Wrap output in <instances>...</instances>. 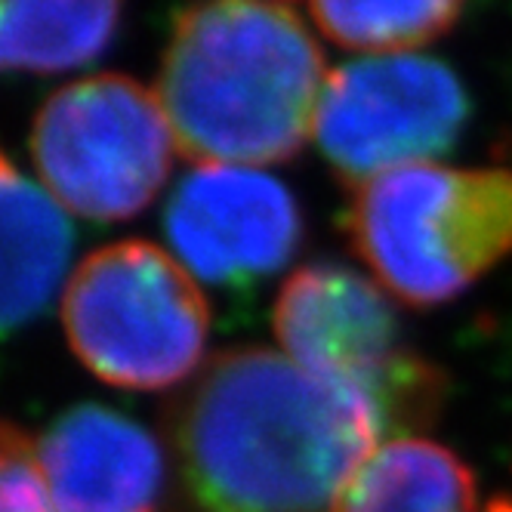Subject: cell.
Here are the masks:
<instances>
[{
    "mask_svg": "<svg viewBox=\"0 0 512 512\" xmlns=\"http://www.w3.org/2000/svg\"><path fill=\"white\" fill-rule=\"evenodd\" d=\"M469 121V96L454 71L423 56H374L327 75L315 139L355 186L432 164L451 152Z\"/></svg>",
    "mask_w": 512,
    "mask_h": 512,
    "instance_id": "7",
    "label": "cell"
},
{
    "mask_svg": "<svg viewBox=\"0 0 512 512\" xmlns=\"http://www.w3.org/2000/svg\"><path fill=\"white\" fill-rule=\"evenodd\" d=\"M275 334L303 371L368 401L383 432L420 426L442 398L438 374L408 349L383 290L343 266L315 263L290 275L275 303Z\"/></svg>",
    "mask_w": 512,
    "mask_h": 512,
    "instance_id": "6",
    "label": "cell"
},
{
    "mask_svg": "<svg viewBox=\"0 0 512 512\" xmlns=\"http://www.w3.org/2000/svg\"><path fill=\"white\" fill-rule=\"evenodd\" d=\"M71 226L47 189L0 155V337L38 318L68 269Z\"/></svg>",
    "mask_w": 512,
    "mask_h": 512,
    "instance_id": "10",
    "label": "cell"
},
{
    "mask_svg": "<svg viewBox=\"0 0 512 512\" xmlns=\"http://www.w3.org/2000/svg\"><path fill=\"white\" fill-rule=\"evenodd\" d=\"M121 4H0V71L56 75L93 62L121 28Z\"/></svg>",
    "mask_w": 512,
    "mask_h": 512,
    "instance_id": "12",
    "label": "cell"
},
{
    "mask_svg": "<svg viewBox=\"0 0 512 512\" xmlns=\"http://www.w3.org/2000/svg\"><path fill=\"white\" fill-rule=\"evenodd\" d=\"M176 260L216 287H250L284 269L303 219L284 182L247 167H198L164 210Z\"/></svg>",
    "mask_w": 512,
    "mask_h": 512,
    "instance_id": "8",
    "label": "cell"
},
{
    "mask_svg": "<svg viewBox=\"0 0 512 512\" xmlns=\"http://www.w3.org/2000/svg\"><path fill=\"white\" fill-rule=\"evenodd\" d=\"M62 327L68 346L102 383L161 392L195 374L210 312L186 266L130 238L81 260L62 297Z\"/></svg>",
    "mask_w": 512,
    "mask_h": 512,
    "instance_id": "4",
    "label": "cell"
},
{
    "mask_svg": "<svg viewBox=\"0 0 512 512\" xmlns=\"http://www.w3.org/2000/svg\"><path fill=\"white\" fill-rule=\"evenodd\" d=\"M0 512H59L38 466V438L0 420Z\"/></svg>",
    "mask_w": 512,
    "mask_h": 512,
    "instance_id": "14",
    "label": "cell"
},
{
    "mask_svg": "<svg viewBox=\"0 0 512 512\" xmlns=\"http://www.w3.org/2000/svg\"><path fill=\"white\" fill-rule=\"evenodd\" d=\"M331 512H479L472 472L423 438H392L364 460Z\"/></svg>",
    "mask_w": 512,
    "mask_h": 512,
    "instance_id": "11",
    "label": "cell"
},
{
    "mask_svg": "<svg viewBox=\"0 0 512 512\" xmlns=\"http://www.w3.org/2000/svg\"><path fill=\"white\" fill-rule=\"evenodd\" d=\"M173 149L161 99L127 75L62 87L31 130L47 192L93 223H121L149 207L167 182Z\"/></svg>",
    "mask_w": 512,
    "mask_h": 512,
    "instance_id": "5",
    "label": "cell"
},
{
    "mask_svg": "<svg viewBox=\"0 0 512 512\" xmlns=\"http://www.w3.org/2000/svg\"><path fill=\"white\" fill-rule=\"evenodd\" d=\"M494 512H512V506H503V503H500V506H497Z\"/></svg>",
    "mask_w": 512,
    "mask_h": 512,
    "instance_id": "15",
    "label": "cell"
},
{
    "mask_svg": "<svg viewBox=\"0 0 512 512\" xmlns=\"http://www.w3.org/2000/svg\"><path fill=\"white\" fill-rule=\"evenodd\" d=\"M460 4L405 0V4H312V22L340 47L361 53H398L423 47L460 19Z\"/></svg>",
    "mask_w": 512,
    "mask_h": 512,
    "instance_id": "13",
    "label": "cell"
},
{
    "mask_svg": "<svg viewBox=\"0 0 512 512\" xmlns=\"http://www.w3.org/2000/svg\"><path fill=\"white\" fill-rule=\"evenodd\" d=\"M38 466L59 512H158L164 454L136 420L99 405L65 411L38 438Z\"/></svg>",
    "mask_w": 512,
    "mask_h": 512,
    "instance_id": "9",
    "label": "cell"
},
{
    "mask_svg": "<svg viewBox=\"0 0 512 512\" xmlns=\"http://www.w3.org/2000/svg\"><path fill=\"white\" fill-rule=\"evenodd\" d=\"M349 235L377 281L411 306L445 303L512 250V167H405L364 182Z\"/></svg>",
    "mask_w": 512,
    "mask_h": 512,
    "instance_id": "3",
    "label": "cell"
},
{
    "mask_svg": "<svg viewBox=\"0 0 512 512\" xmlns=\"http://www.w3.org/2000/svg\"><path fill=\"white\" fill-rule=\"evenodd\" d=\"M324 81V56L294 7L229 0L176 13L158 99L189 161L281 164L315 127Z\"/></svg>",
    "mask_w": 512,
    "mask_h": 512,
    "instance_id": "2",
    "label": "cell"
},
{
    "mask_svg": "<svg viewBox=\"0 0 512 512\" xmlns=\"http://www.w3.org/2000/svg\"><path fill=\"white\" fill-rule=\"evenodd\" d=\"M380 435L361 395L260 346L216 355L173 414L182 479L204 512H331Z\"/></svg>",
    "mask_w": 512,
    "mask_h": 512,
    "instance_id": "1",
    "label": "cell"
}]
</instances>
